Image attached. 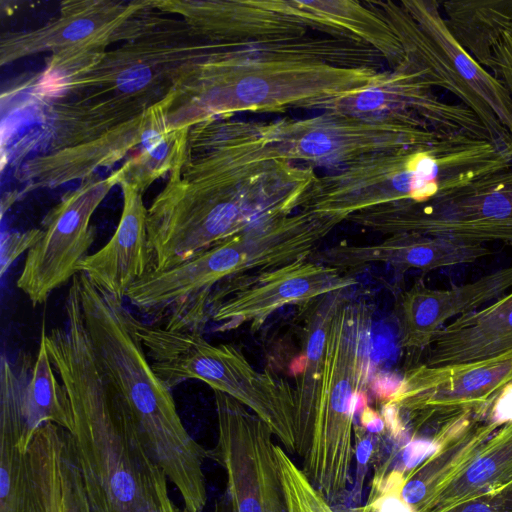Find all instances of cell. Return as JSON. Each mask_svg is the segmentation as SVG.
Listing matches in <instances>:
<instances>
[{"label":"cell","instance_id":"5b68a950","mask_svg":"<svg viewBox=\"0 0 512 512\" xmlns=\"http://www.w3.org/2000/svg\"><path fill=\"white\" fill-rule=\"evenodd\" d=\"M435 0L393 8V30L411 64L433 87L453 94L479 119L490 140L512 144V97L503 83L455 39Z\"/></svg>","mask_w":512,"mask_h":512},{"label":"cell","instance_id":"3957f363","mask_svg":"<svg viewBox=\"0 0 512 512\" xmlns=\"http://www.w3.org/2000/svg\"><path fill=\"white\" fill-rule=\"evenodd\" d=\"M86 329L106 374L125 399L153 456L178 490L184 512L207 504L204 449L187 431L168 389L153 371L136 320L115 297L79 273Z\"/></svg>","mask_w":512,"mask_h":512},{"label":"cell","instance_id":"9c48e42d","mask_svg":"<svg viewBox=\"0 0 512 512\" xmlns=\"http://www.w3.org/2000/svg\"><path fill=\"white\" fill-rule=\"evenodd\" d=\"M217 442L209 457L226 475L233 512H288L274 436L234 398L214 390Z\"/></svg>","mask_w":512,"mask_h":512},{"label":"cell","instance_id":"4fadbf2b","mask_svg":"<svg viewBox=\"0 0 512 512\" xmlns=\"http://www.w3.org/2000/svg\"><path fill=\"white\" fill-rule=\"evenodd\" d=\"M55 373L43 330L35 359L25 352L15 362L1 356L0 436L10 438L22 452H28L35 433L46 423L73 430L71 402Z\"/></svg>","mask_w":512,"mask_h":512},{"label":"cell","instance_id":"7a4b0ae2","mask_svg":"<svg viewBox=\"0 0 512 512\" xmlns=\"http://www.w3.org/2000/svg\"><path fill=\"white\" fill-rule=\"evenodd\" d=\"M316 308L295 371L296 454L332 504L350 480L355 412L367 406L371 328L366 309L339 293Z\"/></svg>","mask_w":512,"mask_h":512},{"label":"cell","instance_id":"d4e9b609","mask_svg":"<svg viewBox=\"0 0 512 512\" xmlns=\"http://www.w3.org/2000/svg\"><path fill=\"white\" fill-rule=\"evenodd\" d=\"M486 69L503 83L512 97V24L502 32Z\"/></svg>","mask_w":512,"mask_h":512},{"label":"cell","instance_id":"ba28073f","mask_svg":"<svg viewBox=\"0 0 512 512\" xmlns=\"http://www.w3.org/2000/svg\"><path fill=\"white\" fill-rule=\"evenodd\" d=\"M153 26L141 37L111 52L74 85L67 96L82 99H118L145 107L159 102L174 90L184 76L210 54L214 45L188 40L189 27L156 31Z\"/></svg>","mask_w":512,"mask_h":512},{"label":"cell","instance_id":"6da1fadb","mask_svg":"<svg viewBox=\"0 0 512 512\" xmlns=\"http://www.w3.org/2000/svg\"><path fill=\"white\" fill-rule=\"evenodd\" d=\"M64 315L63 326L42 330L71 402L69 433L91 512H181L166 473L96 356L77 287L67 292Z\"/></svg>","mask_w":512,"mask_h":512},{"label":"cell","instance_id":"ffe728a7","mask_svg":"<svg viewBox=\"0 0 512 512\" xmlns=\"http://www.w3.org/2000/svg\"><path fill=\"white\" fill-rule=\"evenodd\" d=\"M441 5L452 35L486 68L502 32L512 24V0L446 1Z\"/></svg>","mask_w":512,"mask_h":512},{"label":"cell","instance_id":"30bf717a","mask_svg":"<svg viewBox=\"0 0 512 512\" xmlns=\"http://www.w3.org/2000/svg\"><path fill=\"white\" fill-rule=\"evenodd\" d=\"M356 279L310 258L229 278L212 292L208 321L226 332L249 323L257 330L280 308L310 305L316 300L354 286Z\"/></svg>","mask_w":512,"mask_h":512},{"label":"cell","instance_id":"4316f807","mask_svg":"<svg viewBox=\"0 0 512 512\" xmlns=\"http://www.w3.org/2000/svg\"><path fill=\"white\" fill-rule=\"evenodd\" d=\"M400 382L395 376L388 373L378 374L374 378L372 388L379 398L387 401L397 392Z\"/></svg>","mask_w":512,"mask_h":512},{"label":"cell","instance_id":"e0dca14e","mask_svg":"<svg viewBox=\"0 0 512 512\" xmlns=\"http://www.w3.org/2000/svg\"><path fill=\"white\" fill-rule=\"evenodd\" d=\"M145 111L92 141L26 161L21 167V176L29 183L28 189L85 179L93 175L97 167L113 165L141 143Z\"/></svg>","mask_w":512,"mask_h":512},{"label":"cell","instance_id":"1f68e13d","mask_svg":"<svg viewBox=\"0 0 512 512\" xmlns=\"http://www.w3.org/2000/svg\"><path fill=\"white\" fill-rule=\"evenodd\" d=\"M496 417L499 420H512V386L507 387L496 404Z\"/></svg>","mask_w":512,"mask_h":512},{"label":"cell","instance_id":"ac0fdd59","mask_svg":"<svg viewBox=\"0 0 512 512\" xmlns=\"http://www.w3.org/2000/svg\"><path fill=\"white\" fill-rule=\"evenodd\" d=\"M432 340L436 345L429 361L431 367L497 357L512 347V293L481 312L458 319Z\"/></svg>","mask_w":512,"mask_h":512},{"label":"cell","instance_id":"f1b7e54d","mask_svg":"<svg viewBox=\"0 0 512 512\" xmlns=\"http://www.w3.org/2000/svg\"><path fill=\"white\" fill-rule=\"evenodd\" d=\"M381 413L385 426L394 437H397L403 430L398 407L393 403L385 402Z\"/></svg>","mask_w":512,"mask_h":512},{"label":"cell","instance_id":"4dcf8cb0","mask_svg":"<svg viewBox=\"0 0 512 512\" xmlns=\"http://www.w3.org/2000/svg\"><path fill=\"white\" fill-rule=\"evenodd\" d=\"M360 419L362 426L371 433H380L385 428L382 416L369 406L363 408Z\"/></svg>","mask_w":512,"mask_h":512},{"label":"cell","instance_id":"8992f818","mask_svg":"<svg viewBox=\"0 0 512 512\" xmlns=\"http://www.w3.org/2000/svg\"><path fill=\"white\" fill-rule=\"evenodd\" d=\"M235 175L187 181L171 171L147 209L154 269L171 268L274 213L248 203Z\"/></svg>","mask_w":512,"mask_h":512},{"label":"cell","instance_id":"2e32d148","mask_svg":"<svg viewBox=\"0 0 512 512\" xmlns=\"http://www.w3.org/2000/svg\"><path fill=\"white\" fill-rule=\"evenodd\" d=\"M511 287L512 268L450 291H431L415 285L401 301L403 345L419 347L427 344L448 317L477 308L504 295Z\"/></svg>","mask_w":512,"mask_h":512},{"label":"cell","instance_id":"d6986e66","mask_svg":"<svg viewBox=\"0 0 512 512\" xmlns=\"http://www.w3.org/2000/svg\"><path fill=\"white\" fill-rule=\"evenodd\" d=\"M175 89L144 113L141 148L111 174L118 185L126 184L144 192L155 180L170 173L180 163L190 128L171 125L169 112Z\"/></svg>","mask_w":512,"mask_h":512},{"label":"cell","instance_id":"d6a6232c","mask_svg":"<svg viewBox=\"0 0 512 512\" xmlns=\"http://www.w3.org/2000/svg\"><path fill=\"white\" fill-rule=\"evenodd\" d=\"M214 512H233L226 494L217 500Z\"/></svg>","mask_w":512,"mask_h":512},{"label":"cell","instance_id":"5bb4252c","mask_svg":"<svg viewBox=\"0 0 512 512\" xmlns=\"http://www.w3.org/2000/svg\"><path fill=\"white\" fill-rule=\"evenodd\" d=\"M152 1L120 3L114 1H69L62 4L61 15L53 22L31 32L3 34L1 64L30 54L73 47H101L120 38L136 39L145 19L136 16Z\"/></svg>","mask_w":512,"mask_h":512},{"label":"cell","instance_id":"277c9868","mask_svg":"<svg viewBox=\"0 0 512 512\" xmlns=\"http://www.w3.org/2000/svg\"><path fill=\"white\" fill-rule=\"evenodd\" d=\"M285 253L271 230L249 226L171 268L152 269L134 283L126 297L151 319V325L201 334L209 322V298L220 283L279 267Z\"/></svg>","mask_w":512,"mask_h":512},{"label":"cell","instance_id":"603a6c76","mask_svg":"<svg viewBox=\"0 0 512 512\" xmlns=\"http://www.w3.org/2000/svg\"><path fill=\"white\" fill-rule=\"evenodd\" d=\"M62 512H91L69 431L64 429L59 455Z\"/></svg>","mask_w":512,"mask_h":512},{"label":"cell","instance_id":"836d02e7","mask_svg":"<svg viewBox=\"0 0 512 512\" xmlns=\"http://www.w3.org/2000/svg\"><path fill=\"white\" fill-rule=\"evenodd\" d=\"M462 512H491V509L484 503H474L467 506Z\"/></svg>","mask_w":512,"mask_h":512},{"label":"cell","instance_id":"8fae6325","mask_svg":"<svg viewBox=\"0 0 512 512\" xmlns=\"http://www.w3.org/2000/svg\"><path fill=\"white\" fill-rule=\"evenodd\" d=\"M181 380L196 379L234 398L260 418L287 453H296L294 388L270 369L256 370L233 344L190 339L176 361Z\"/></svg>","mask_w":512,"mask_h":512},{"label":"cell","instance_id":"7c38bea8","mask_svg":"<svg viewBox=\"0 0 512 512\" xmlns=\"http://www.w3.org/2000/svg\"><path fill=\"white\" fill-rule=\"evenodd\" d=\"M114 185L112 174L88 176L43 218L42 237L27 252L16 282L34 306L45 303L55 289L78 274L77 265L96 238L90 219Z\"/></svg>","mask_w":512,"mask_h":512},{"label":"cell","instance_id":"484cf974","mask_svg":"<svg viewBox=\"0 0 512 512\" xmlns=\"http://www.w3.org/2000/svg\"><path fill=\"white\" fill-rule=\"evenodd\" d=\"M435 445L426 440L409 442L403 452V462L407 468H414L435 451Z\"/></svg>","mask_w":512,"mask_h":512},{"label":"cell","instance_id":"44dd1931","mask_svg":"<svg viewBox=\"0 0 512 512\" xmlns=\"http://www.w3.org/2000/svg\"><path fill=\"white\" fill-rule=\"evenodd\" d=\"M0 512H45L28 452L0 436Z\"/></svg>","mask_w":512,"mask_h":512},{"label":"cell","instance_id":"52a82bcc","mask_svg":"<svg viewBox=\"0 0 512 512\" xmlns=\"http://www.w3.org/2000/svg\"><path fill=\"white\" fill-rule=\"evenodd\" d=\"M366 227L391 235L413 233L473 245L496 240L512 246V167L424 204L378 207Z\"/></svg>","mask_w":512,"mask_h":512},{"label":"cell","instance_id":"9a60e30c","mask_svg":"<svg viewBox=\"0 0 512 512\" xmlns=\"http://www.w3.org/2000/svg\"><path fill=\"white\" fill-rule=\"evenodd\" d=\"M120 186L123 209L114 234L101 249L84 257L77 270L122 299L135 282L154 268V258L148 240L143 193L126 184Z\"/></svg>","mask_w":512,"mask_h":512},{"label":"cell","instance_id":"7402d4cb","mask_svg":"<svg viewBox=\"0 0 512 512\" xmlns=\"http://www.w3.org/2000/svg\"><path fill=\"white\" fill-rule=\"evenodd\" d=\"M288 512H335L283 447L275 445Z\"/></svg>","mask_w":512,"mask_h":512},{"label":"cell","instance_id":"83f0119b","mask_svg":"<svg viewBox=\"0 0 512 512\" xmlns=\"http://www.w3.org/2000/svg\"><path fill=\"white\" fill-rule=\"evenodd\" d=\"M496 466L490 458L475 461L467 471V477L472 483H480L489 479L495 472Z\"/></svg>","mask_w":512,"mask_h":512},{"label":"cell","instance_id":"f546056e","mask_svg":"<svg viewBox=\"0 0 512 512\" xmlns=\"http://www.w3.org/2000/svg\"><path fill=\"white\" fill-rule=\"evenodd\" d=\"M426 485L420 479L410 480L404 484L401 498L410 506L420 502L426 495Z\"/></svg>","mask_w":512,"mask_h":512},{"label":"cell","instance_id":"cb8c5ba5","mask_svg":"<svg viewBox=\"0 0 512 512\" xmlns=\"http://www.w3.org/2000/svg\"><path fill=\"white\" fill-rule=\"evenodd\" d=\"M40 228L24 232H3L1 235V266L3 276L11 264L25 251H29L42 237Z\"/></svg>","mask_w":512,"mask_h":512}]
</instances>
